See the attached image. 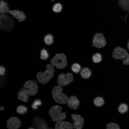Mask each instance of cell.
I'll list each match as a JSON object with an SVG mask.
<instances>
[{"label":"cell","mask_w":129,"mask_h":129,"mask_svg":"<svg viewBox=\"0 0 129 129\" xmlns=\"http://www.w3.org/2000/svg\"><path fill=\"white\" fill-rule=\"evenodd\" d=\"M9 8L8 3L5 1L1 0L0 2V12L1 14L9 13Z\"/></svg>","instance_id":"cell-18"},{"label":"cell","mask_w":129,"mask_h":129,"mask_svg":"<svg viewBox=\"0 0 129 129\" xmlns=\"http://www.w3.org/2000/svg\"><path fill=\"white\" fill-rule=\"evenodd\" d=\"M67 103L69 107L74 109H76L80 104L79 99L75 96H71L68 98Z\"/></svg>","instance_id":"cell-15"},{"label":"cell","mask_w":129,"mask_h":129,"mask_svg":"<svg viewBox=\"0 0 129 129\" xmlns=\"http://www.w3.org/2000/svg\"><path fill=\"white\" fill-rule=\"evenodd\" d=\"M33 124L34 127L38 129H47L48 128L46 122L38 117H36L34 118Z\"/></svg>","instance_id":"cell-13"},{"label":"cell","mask_w":129,"mask_h":129,"mask_svg":"<svg viewBox=\"0 0 129 129\" xmlns=\"http://www.w3.org/2000/svg\"><path fill=\"white\" fill-rule=\"evenodd\" d=\"M72 119L73 121V127L76 129H81L83 127L84 123V119L79 115L72 114Z\"/></svg>","instance_id":"cell-11"},{"label":"cell","mask_w":129,"mask_h":129,"mask_svg":"<svg viewBox=\"0 0 129 129\" xmlns=\"http://www.w3.org/2000/svg\"><path fill=\"white\" fill-rule=\"evenodd\" d=\"M63 8L62 5L60 3H57L55 4L52 7L53 11L56 13L60 12Z\"/></svg>","instance_id":"cell-23"},{"label":"cell","mask_w":129,"mask_h":129,"mask_svg":"<svg viewBox=\"0 0 129 129\" xmlns=\"http://www.w3.org/2000/svg\"><path fill=\"white\" fill-rule=\"evenodd\" d=\"M92 58L93 61L96 63L101 62L102 59V55L98 53H97L94 54L92 56Z\"/></svg>","instance_id":"cell-22"},{"label":"cell","mask_w":129,"mask_h":129,"mask_svg":"<svg viewBox=\"0 0 129 129\" xmlns=\"http://www.w3.org/2000/svg\"><path fill=\"white\" fill-rule=\"evenodd\" d=\"M47 69L44 72H39L37 75V78L40 83L44 84L48 82L53 76L55 71L53 67L49 64L46 66Z\"/></svg>","instance_id":"cell-2"},{"label":"cell","mask_w":129,"mask_h":129,"mask_svg":"<svg viewBox=\"0 0 129 129\" xmlns=\"http://www.w3.org/2000/svg\"><path fill=\"white\" fill-rule=\"evenodd\" d=\"M49 54L48 51L45 49H42L41 51L40 58L42 59L46 60L48 58Z\"/></svg>","instance_id":"cell-26"},{"label":"cell","mask_w":129,"mask_h":129,"mask_svg":"<svg viewBox=\"0 0 129 129\" xmlns=\"http://www.w3.org/2000/svg\"><path fill=\"white\" fill-rule=\"evenodd\" d=\"M107 42L104 35L101 33H96L94 35L92 41L93 46L98 48L104 47Z\"/></svg>","instance_id":"cell-7"},{"label":"cell","mask_w":129,"mask_h":129,"mask_svg":"<svg viewBox=\"0 0 129 129\" xmlns=\"http://www.w3.org/2000/svg\"><path fill=\"white\" fill-rule=\"evenodd\" d=\"M112 57L115 59L122 60L124 65H129V54L127 50L120 46H117L114 49Z\"/></svg>","instance_id":"cell-1"},{"label":"cell","mask_w":129,"mask_h":129,"mask_svg":"<svg viewBox=\"0 0 129 129\" xmlns=\"http://www.w3.org/2000/svg\"><path fill=\"white\" fill-rule=\"evenodd\" d=\"M118 4L123 10L127 12L125 17L126 19L127 16L129 13V0H118Z\"/></svg>","instance_id":"cell-17"},{"label":"cell","mask_w":129,"mask_h":129,"mask_svg":"<svg viewBox=\"0 0 129 129\" xmlns=\"http://www.w3.org/2000/svg\"><path fill=\"white\" fill-rule=\"evenodd\" d=\"M94 103L95 106L97 107H101L104 104V101L103 99L100 97H97L94 100Z\"/></svg>","instance_id":"cell-21"},{"label":"cell","mask_w":129,"mask_h":129,"mask_svg":"<svg viewBox=\"0 0 129 129\" xmlns=\"http://www.w3.org/2000/svg\"><path fill=\"white\" fill-rule=\"evenodd\" d=\"M23 87L27 89L29 95L34 96L37 93L38 87L36 81L32 80H29L26 81L24 83Z\"/></svg>","instance_id":"cell-8"},{"label":"cell","mask_w":129,"mask_h":129,"mask_svg":"<svg viewBox=\"0 0 129 129\" xmlns=\"http://www.w3.org/2000/svg\"><path fill=\"white\" fill-rule=\"evenodd\" d=\"M44 41L45 43L47 45H50L51 44L53 41V36L50 34H47L44 37Z\"/></svg>","instance_id":"cell-20"},{"label":"cell","mask_w":129,"mask_h":129,"mask_svg":"<svg viewBox=\"0 0 129 129\" xmlns=\"http://www.w3.org/2000/svg\"><path fill=\"white\" fill-rule=\"evenodd\" d=\"M81 68L80 65L77 63L73 64L71 66L72 70L75 73H78L80 70Z\"/></svg>","instance_id":"cell-27"},{"label":"cell","mask_w":129,"mask_h":129,"mask_svg":"<svg viewBox=\"0 0 129 129\" xmlns=\"http://www.w3.org/2000/svg\"><path fill=\"white\" fill-rule=\"evenodd\" d=\"M17 112L21 114H23L26 113L27 111V108L23 105H20L17 107L16 109Z\"/></svg>","instance_id":"cell-25"},{"label":"cell","mask_w":129,"mask_h":129,"mask_svg":"<svg viewBox=\"0 0 129 129\" xmlns=\"http://www.w3.org/2000/svg\"><path fill=\"white\" fill-rule=\"evenodd\" d=\"M41 104V102L39 99H37L35 100L32 103V107L33 109L35 110L38 108V107Z\"/></svg>","instance_id":"cell-29"},{"label":"cell","mask_w":129,"mask_h":129,"mask_svg":"<svg viewBox=\"0 0 129 129\" xmlns=\"http://www.w3.org/2000/svg\"><path fill=\"white\" fill-rule=\"evenodd\" d=\"M29 95L26 88H23L20 90L18 93V98L22 102H26L28 101Z\"/></svg>","instance_id":"cell-16"},{"label":"cell","mask_w":129,"mask_h":129,"mask_svg":"<svg viewBox=\"0 0 129 129\" xmlns=\"http://www.w3.org/2000/svg\"><path fill=\"white\" fill-rule=\"evenodd\" d=\"M107 129H119V126L117 124L113 123H108L107 125Z\"/></svg>","instance_id":"cell-28"},{"label":"cell","mask_w":129,"mask_h":129,"mask_svg":"<svg viewBox=\"0 0 129 129\" xmlns=\"http://www.w3.org/2000/svg\"><path fill=\"white\" fill-rule=\"evenodd\" d=\"M21 123L19 119L15 117H12L6 121V126L9 129H17L21 126Z\"/></svg>","instance_id":"cell-10"},{"label":"cell","mask_w":129,"mask_h":129,"mask_svg":"<svg viewBox=\"0 0 129 129\" xmlns=\"http://www.w3.org/2000/svg\"><path fill=\"white\" fill-rule=\"evenodd\" d=\"M9 13L16 18L19 22L24 21L26 18L25 15L23 12L18 10H10Z\"/></svg>","instance_id":"cell-12"},{"label":"cell","mask_w":129,"mask_h":129,"mask_svg":"<svg viewBox=\"0 0 129 129\" xmlns=\"http://www.w3.org/2000/svg\"><path fill=\"white\" fill-rule=\"evenodd\" d=\"M5 72V68L2 66H0V74L1 75H4Z\"/></svg>","instance_id":"cell-30"},{"label":"cell","mask_w":129,"mask_h":129,"mask_svg":"<svg viewBox=\"0 0 129 129\" xmlns=\"http://www.w3.org/2000/svg\"><path fill=\"white\" fill-rule=\"evenodd\" d=\"M127 47L128 50L129 51V39L128 40L127 45Z\"/></svg>","instance_id":"cell-31"},{"label":"cell","mask_w":129,"mask_h":129,"mask_svg":"<svg viewBox=\"0 0 129 129\" xmlns=\"http://www.w3.org/2000/svg\"><path fill=\"white\" fill-rule=\"evenodd\" d=\"M81 76L85 79H88L91 76V70L87 68H83L80 73Z\"/></svg>","instance_id":"cell-19"},{"label":"cell","mask_w":129,"mask_h":129,"mask_svg":"<svg viewBox=\"0 0 129 129\" xmlns=\"http://www.w3.org/2000/svg\"><path fill=\"white\" fill-rule=\"evenodd\" d=\"M14 23V21L8 15L1 14L0 16V26L1 29L9 31L13 27Z\"/></svg>","instance_id":"cell-6"},{"label":"cell","mask_w":129,"mask_h":129,"mask_svg":"<svg viewBox=\"0 0 129 129\" xmlns=\"http://www.w3.org/2000/svg\"><path fill=\"white\" fill-rule=\"evenodd\" d=\"M73 126L70 122L62 120L57 122L55 125V128L56 129H72Z\"/></svg>","instance_id":"cell-14"},{"label":"cell","mask_w":129,"mask_h":129,"mask_svg":"<svg viewBox=\"0 0 129 129\" xmlns=\"http://www.w3.org/2000/svg\"><path fill=\"white\" fill-rule=\"evenodd\" d=\"M62 109L61 106L57 105H54L50 108L49 113L53 121L57 122L66 118V113L65 112H62Z\"/></svg>","instance_id":"cell-4"},{"label":"cell","mask_w":129,"mask_h":129,"mask_svg":"<svg viewBox=\"0 0 129 129\" xmlns=\"http://www.w3.org/2000/svg\"><path fill=\"white\" fill-rule=\"evenodd\" d=\"M73 80V76L71 73H62L58 77L57 82L59 86H63L68 85Z\"/></svg>","instance_id":"cell-9"},{"label":"cell","mask_w":129,"mask_h":129,"mask_svg":"<svg viewBox=\"0 0 129 129\" xmlns=\"http://www.w3.org/2000/svg\"><path fill=\"white\" fill-rule=\"evenodd\" d=\"M4 109V108L2 107H1L0 108V109L1 110H3Z\"/></svg>","instance_id":"cell-32"},{"label":"cell","mask_w":129,"mask_h":129,"mask_svg":"<svg viewBox=\"0 0 129 129\" xmlns=\"http://www.w3.org/2000/svg\"><path fill=\"white\" fill-rule=\"evenodd\" d=\"M128 109V105L124 103L120 104L119 106L118 110L120 113H123L126 112Z\"/></svg>","instance_id":"cell-24"},{"label":"cell","mask_w":129,"mask_h":129,"mask_svg":"<svg viewBox=\"0 0 129 129\" xmlns=\"http://www.w3.org/2000/svg\"><path fill=\"white\" fill-rule=\"evenodd\" d=\"M63 88L62 86H55L52 91L53 97L57 102L65 104L67 102L68 98L67 96L62 92Z\"/></svg>","instance_id":"cell-3"},{"label":"cell","mask_w":129,"mask_h":129,"mask_svg":"<svg viewBox=\"0 0 129 129\" xmlns=\"http://www.w3.org/2000/svg\"><path fill=\"white\" fill-rule=\"evenodd\" d=\"M51 1H54L55 0H51Z\"/></svg>","instance_id":"cell-33"},{"label":"cell","mask_w":129,"mask_h":129,"mask_svg":"<svg viewBox=\"0 0 129 129\" xmlns=\"http://www.w3.org/2000/svg\"><path fill=\"white\" fill-rule=\"evenodd\" d=\"M50 63L52 66L58 69H63L67 64L66 56L63 54H57L52 59Z\"/></svg>","instance_id":"cell-5"}]
</instances>
